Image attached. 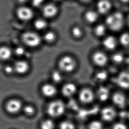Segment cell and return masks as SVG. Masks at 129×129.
Here are the masks:
<instances>
[{
  "label": "cell",
  "instance_id": "cell-29",
  "mask_svg": "<svg viewBox=\"0 0 129 129\" xmlns=\"http://www.w3.org/2000/svg\"><path fill=\"white\" fill-rule=\"evenodd\" d=\"M60 129H75V126L73 123L68 121H65L61 122L60 125Z\"/></svg>",
  "mask_w": 129,
  "mask_h": 129
},
{
  "label": "cell",
  "instance_id": "cell-28",
  "mask_svg": "<svg viewBox=\"0 0 129 129\" xmlns=\"http://www.w3.org/2000/svg\"><path fill=\"white\" fill-rule=\"evenodd\" d=\"M34 25L36 28L39 30H43L47 27V23L45 20L39 19L35 21Z\"/></svg>",
  "mask_w": 129,
  "mask_h": 129
},
{
  "label": "cell",
  "instance_id": "cell-26",
  "mask_svg": "<svg viewBox=\"0 0 129 129\" xmlns=\"http://www.w3.org/2000/svg\"><path fill=\"white\" fill-rule=\"evenodd\" d=\"M55 125L54 122L50 119L45 120L42 122L41 129H54Z\"/></svg>",
  "mask_w": 129,
  "mask_h": 129
},
{
  "label": "cell",
  "instance_id": "cell-39",
  "mask_svg": "<svg viewBox=\"0 0 129 129\" xmlns=\"http://www.w3.org/2000/svg\"><path fill=\"white\" fill-rule=\"evenodd\" d=\"M122 2L124 3H127L129 2V0H120Z\"/></svg>",
  "mask_w": 129,
  "mask_h": 129
},
{
  "label": "cell",
  "instance_id": "cell-4",
  "mask_svg": "<svg viewBox=\"0 0 129 129\" xmlns=\"http://www.w3.org/2000/svg\"><path fill=\"white\" fill-rule=\"evenodd\" d=\"M22 40L24 43L31 47H37L41 42L40 36L33 32H27L24 33L22 36Z\"/></svg>",
  "mask_w": 129,
  "mask_h": 129
},
{
  "label": "cell",
  "instance_id": "cell-12",
  "mask_svg": "<svg viewBox=\"0 0 129 129\" xmlns=\"http://www.w3.org/2000/svg\"><path fill=\"white\" fill-rule=\"evenodd\" d=\"M77 91V87L73 83L64 84L61 89V92L64 96L70 98L74 96Z\"/></svg>",
  "mask_w": 129,
  "mask_h": 129
},
{
  "label": "cell",
  "instance_id": "cell-35",
  "mask_svg": "<svg viewBox=\"0 0 129 129\" xmlns=\"http://www.w3.org/2000/svg\"><path fill=\"white\" fill-rule=\"evenodd\" d=\"M13 70H14V68L13 69V67L10 66H7L5 67L4 69V71L6 74H10L13 73Z\"/></svg>",
  "mask_w": 129,
  "mask_h": 129
},
{
  "label": "cell",
  "instance_id": "cell-13",
  "mask_svg": "<svg viewBox=\"0 0 129 129\" xmlns=\"http://www.w3.org/2000/svg\"><path fill=\"white\" fill-rule=\"evenodd\" d=\"M112 7L111 2L109 0H100L97 4L98 13L104 15L109 12Z\"/></svg>",
  "mask_w": 129,
  "mask_h": 129
},
{
  "label": "cell",
  "instance_id": "cell-37",
  "mask_svg": "<svg viewBox=\"0 0 129 129\" xmlns=\"http://www.w3.org/2000/svg\"><path fill=\"white\" fill-rule=\"evenodd\" d=\"M125 63H126V66H127L129 68V57H127V58H126V59L125 58Z\"/></svg>",
  "mask_w": 129,
  "mask_h": 129
},
{
  "label": "cell",
  "instance_id": "cell-42",
  "mask_svg": "<svg viewBox=\"0 0 129 129\" xmlns=\"http://www.w3.org/2000/svg\"><path fill=\"white\" fill-rule=\"evenodd\" d=\"M127 23H128V25H129V16L128 17V18H127Z\"/></svg>",
  "mask_w": 129,
  "mask_h": 129
},
{
  "label": "cell",
  "instance_id": "cell-25",
  "mask_svg": "<svg viewBox=\"0 0 129 129\" xmlns=\"http://www.w3.org/2000/svg\"><path fill=\"white\" fill-rule=\"evenodd\" d=\"M119 42L122 46L127 47L129 46V33L124 32L120 36Z\"/></svg>",
  "mask_w": 129,
  "mask_h": 129
},
{
  "label": "cell",
  "instance_id": "cell-14",
  "mask_svg": "<svg viewBox=\"0 0 129 129\" xmlns=\"http://www.w3.org/2000/svg\"><path fill=\"white\" fill-rule=\"evenodd\" d=\"M95 94L96 97L101 102H105L108 101L110 96V91L108 88L105 86L100 87L97 90Z\"/></svg>",
  "mask_w": 129,
  "mask_h": 129
},
{
  "label": "cell",
  "instance_id": "cell-10",
  "mask_svg": "<svg viewBox=\"0 0 129 129\" xmlns=\"http://www.w3.org/2000/svg\"><path fill=\"white\" fill-rule=\"evenodd\" d=\"M111 100L113 104L120 108H123L125 107L127 100L125 95L121 92H116L111 96Z\"/></svg>",
  "mask_w": 129,
  "mask_h": 129
},
{
  "label": "cell",
  "instance_id": "cell-30",
  "mask_svg": "<svg viewBox=\"0 0 129 129\" xmlns=\"http://www.w3.org/2000/svg\"><path fill=\"white\" fill-rule=\"evenodd\" d=\"M23 111L24 113L27 116H32L35 112L34 108L30 105L24 106L23 108Z\"/></svg>",
  "mask_w": 129,
  "mask_h": 129
},
{
  "label": "cell",
  "instance_id": "cell-2",
  "mask_svg": "<svg viewBox=\"0 0 129 129\" xmlns=\"http://www.w3.org/2000/svg\"><path fill=\"white\" fill-rule=\"evenodd\" d=\"M64 103L61 101H55L50 103L47 108V112L50 116L54 118L61 116L66 110Z\"/></svg>",
  "mask_w": 129,
  "mask_h": 129
},
{
  "label": "cell",
  "instance_id": "cell-21",
  "mask_svg": "<svg viewBox=\"0 0 129 129\" xmlns=\"http://www.w3.org/2000/svg\"><path fill=\"white\" fill-rule=\"evenodd\" d=\"M108 77V72L105 70H100L95 74V79L99 82H103L106 81Z\"/></svg>",
  "mask_w": 129,
  "mask_h": 129
},
{
  "label": "cell",
  "instance_id": "cell-8",
  "mask_svg": "<svg viewBox=\"0 0 129 129\" xmlns=\"http://www.w3.org/2000/svg\"><path fill=\"white\" fill-rule=\"evenodd\" d=\"M101 116L102 119L104 121L111 122L114 120L116 117V111L115 108L112 107H106L101 110Z\"/></svg>",
  "mask_w": 129,
  "mask_h": 129
},
{
  "label": "cell",
  "instance_id": "cell-27",
  "mask_svg": "<svg viewBox=\"0 0 129 129\" xmlns=\"http://www.w3.org/2000/svg\"><path fill=\"white\" fill-rule=\"evenodd\" d=\"M103 125L101 122L94 120L90 122L88 125V129H103Z\"/></svg>",
  "mask_w": 129,
  "mask_h": 129
},
{
  "label": "cell",
  "instance_id": "cell-34",
  "mask_svg": "<svg viewBox=\"0 0 129 129\" xmlns=\"http://www.w3.org/2000/svg\"><path fill=\"white\" fill-rule=\"evenodd\" d=\"M15 53L16 55L18 56H21L23 55L24 52H25V50L23 48V47H16L15 49Z\"/></svg>",
  "mask_w": 129,
  "mask_h": 129
},
{
  "label": "cell",
  "instance_id": "cell-7",
  "mask_svg": "<svg viewBox=\"0 0 129 129\" xmlns=\"http://www.w3.org/2000/svg\"><path fill=\"white\" fill-rule=\"evenodd\" d=\"M116 84L124 89H129V71H124L118 74L116 79Z\"/></svg>",
  "mask_w": 129,
  "mask_h": 129
},
{
  "label": "cell",
  "instance_id": "cell-32",
  "mask_svg": "<svg viewBox=\"0 0 129 129\" xmlns=\"http://www.w3.org/2000/svg\"><path fill=\"white\" fill-rule=\"evenodd\" d=\"M62 76L61 74L57 71H54L52 74V79L55 83L60 82L62 80Z\"/></svg>",
  "mask_w": 129,
  "mask_h": 129
},
{
  "label": "cell",
  "instance_id": "cell-41",
  "mask_svg": "<svg viewBox=\"0 0 129 129\" xmlns=\"http://www.w3.org/2000/svg\"><path fill=\"white\" fill-rule=\"evenodd\" d=\"M126 118H128V119L129 121V112H128L127 113V117Z\"/></svg>",
  "mask_w": 129,
  "mask_h": 129
},
{
  "label": "cell",
  "instance_id": "cell-38",
  "mask_svg": "<svg viewBox=\"0 0 129 129\" xmlns=\"http://www.w3.org/2000/svg\"><path fill=\"white\" fill-rule=\"evenodd\" d=\"M81 1L84 3H88L90 2V1H91V0H81Z\"/></svg>",
  "mask_w": 129,
  "mask_h": 129
},
{
  "label": "cell",
  "instance_id": "cell-9",
  "mask_svg": "<svg viewBox=\"0 0 129 129\" xmlns=\"http://www.w3.org/2000/svg\"><path fill=\"white\" fill-rule=\"evenodd\" d=\"M22 108L21 102L16 99H12L8 101L6 105V110L8 113L12 114L18 113Z\"/></svg>",
  "mask_w": 129,
  "mask_h": 129
},
{
  "label": "cell",
  "instance_id": "cell-18",
  "mask_svg": "<svg viewBox=\"0 0 129 129\" xmlns=\"http://www.w3.org/2000/svg\"><path fill=\"white\" fill-rule=\"evenodd\" d=\"M14 68L18 74H23L28 71L29 66L28 64L25 61H18L16 63Z\"/></svg>",
  "mask_w": 129,
  "mask_h": 129
},
{
  "label": "cell",
  "instance_id": "cell-44",
  "mask_svg": "<svg viewBox=\"0 0 129 129\" xmlns=\"http://www.w3.org/2000/svg\"></svg>",
  "mask_w": 129,
  "mask_h": 129
},
{
  "label": "cell",
  "instance_id": "cell-5",
  "mask_svg": "<svg viewBox=\"0 0 129 129\" xmlns=\"http://www.w3.org/2000/svg\"><path fill=\"white\" fill-rule=\"evenodd\" d=\"M95 97V94L90 88L81 89L78 93V98L81 103L84 104H89L93 102Z\"/></svg>",
  "mask_w": 129,
  "mask_h": 129
},
{
  "label": "cell",
  "instance_id": "cell-36",
  "mask_svg": "<svg viewBox=\"0 0 129 129\" xmlns=\"http://www.w3.org/2000/svg\"><path fill=\"white\" fill-rule=\"evenodd\" d=\"M44 0H32V4L35 7H38L43 4Z\"/></svg>",
  "mask_w": 129,
  "mask_h": 129
},
{
  "label": "cell",
  "instance_id": "cell-11",
  "mask_svg": "<svg viewBox=\"0 0 129 129\" xmlns=\"http://www.w3.org/2000/svg\"><path fill=\"white\" fill-rule=\"evenodd\" d=\"M17 16L20 20L27 21L30 20L33 16L32 10L27 7H22L17 10Z\"/></svg>",
  "mask_w": 129,
  "mask_h": 129
},
{
  "label": "cell",
  "instance_id": "cell-1",
  "mask_svg": "<svg viewBox=\"0 0 129 129\" xmlns=\"http://www.w3.org/2000/svg\"><path fill=\"white\" fill-rule=\"evenodd\" d=\"M125 20L123 15L119 12L109 15L106 20V25L108 28L115 31L120 30L123 27Z\"/></svg>",
  "mask_w": 129,
  "mask_h": 129
},
{
  "label": "cell",
  "instance_id": "cell-6",
  "mask_svg": "<svg viewBox=\"0 0 129 129\" xmlns=\"http://www.w3.org/2000/svg\"><path fill=\"white\" fill-rule=\"evenodd\" d=\"M92 61L97 67H103L107 64L108 61V56L104 52L96 51L92 56Z\"/></svg>",
  "mask_w": 129,
  "mask_h": 129
},
{
  "label": "cell",
  "instance_id": "cell-17",
  "mask_svg": "<svg viewBox=\"0 0 129 129\" xmlns=\"http://www.w3.org/2000/svg\"><path fill=\"white\" fill-rule=\"evenodd\" d=\"M42 93L43 95L47 97L54 96L57 93V89L55 87L50 84L43 85L41 88Z\"/></svg>",
  "mask_w": 129,
  "mask_h": 129
},
{
  "label": "cell",
  "instance_id": "cell-33",
  "mask_svg": "<svg viewBox=\"0 0 129 129\" xmlns=\"http://www.w3.org/2000/svg\"><path fill=\"white\" fill-rule=\"evenodd\" d=\"M112 129H128L127 125L123 122H118L114 124Z\"/></svg>",
  "mask_w": 129,
  "mask_h": 129
},
{
  "label": "cell",
  "instance_id": "cell-16",
  "mask_svg": "<svg viewBox=\"0 0 129 129\" xmlns=\"http://www.w3.org/2000/svg\"><path fill=\"white\" fill-rule=\"evenodd\" d=\"M118 42L114 36H108L103 41V46L108 50H114L117 46Z\"/></svg>",
  "mask_w": 129,
  "mask_h": 129
},
{
  "label": "cell",
  "instance_id": "cell-15",
  "mask_svg": "<svg viewBox=\"0 0 129 129\" xmlns=\"http://www.w3.org/2000/svg\"><path fill=\"white\" fill-rule=\"evenodd\" d=\"M58 9L54 4H49L44 6L43 10V14L47 18H51L57 14Z\"/></svg>",
  "mask_w": 129,
  "mask_h": 129
},
{
  "label": "cell",
  "instance_id": "cell-31",
  "mask_svg": "<svg viewBox=\"0 0 129 129\" xmlns=\"http://www.w3.org/2000/svg\"><path fill=\"white\" fill-rule=\"evenodd\" d=\"M44 38L46 41L50 43L54 41L55 39V35L52 31L47 32L44 35Z\"/></svg>",
  "mask_w": 129,
  "mask_h": 129
},
{
  "label": "cell",
  "instance_id": "cell-40",
  "mask_svg": "<svg viewBox=\"0 0 129 129\" xmlns=\"http://www.w3.org/2000/svg\"><path fill=\"white\" fill-rule=\"evenodd\" d=\"M18 1L20 3H25L27 0H18Z\"/></svg>",
  "mask_w": 129,
  "mask_h": 129
},
{
  "label": "cell",
  "instance_id": "cell-24",
  "mask_svg": "<svg viewBox=\"0 0 129 129\" xmlns=\"http://www.w3.org/2000/svg\"><path fill=\"white\" fill-rule=\"evenodd\" d=\"M71 33L74 38L80 39L82 37L83 31L82 28L79 26H75L72 29Z\"/></svg>",
  "mask_w": 129,
  "mask_h": 129
},
{
  "label": "cell",
  "instance_id": "cell-43",
  "mask_svg": "<svg viewBox=\"0 0 129 129\" xmlns=\"http://www.w3.org/2000/svg\"><path fill=\"white\" fill-rule=\"evenodd\" d=\"M54 1H60V0H54Z\"/></svg>",
  "mask_w": 129,
  "mask_h": 129
},
{
  "label": "cell",
  "instance_id": "cell-23",
  "mask_svg": "<svg viewBox=\"0 0 129 129\" xmlns=\"http://www.w3.org/2000/svg\"><path fill=\"white\" fill-rule=\"evenodd\" d=\"M112 60L116 64H120L125 61V58L123 54L117 52L114 54L112 57Z\"/></svg>",
  "mask_w": 129,
  "mask_h": 129
},
{
  "label": "cell",
  "instance_id": "cell-20",
  "mask_svg": "<svg viewBox=\"0 0 129 129\" xmlns=\"http://www.w3.org/2000/svg\"><path fill=\"white\" fill-rule=\"evenodd\" d=\"M12 51L10 49L6 47H0V59L6 60L11 57Z\"/></svg>",
  "mask_w": 129,
  "mask_h": 129
},
{
  "label": "cell",
  "instance_id": "cell-19",
  "mask_svg": "<svg viewBox=\"0 0 129 129\" xmlns=\"http://www.w3.org/2000/svg\"><path fill=\"white\" fill-rule=\"evenodd\" d=\"M84 18L88 23H94L99 18V13L93 10H89L85 13Z\"/></svg>",
  "mask_w": 129,
  "mask_h": 129
},
{
  "label": "cell",
  "instance_id": "cell-3",
  "mask_svg": "<svg viewBox=\"0 0 129 129\" xmlns=\"http://www.w3.org/2000/svg\"><path fill=\"white\" fill-rule=\"evenodd\" d=\"M77 64L75 60L70 56H65L59 60L58 66L63 72L70 73L75 70Z\"/></svg>",
  "mask_w": 129,
  "mask_h": 129
},
{
  "label": "cell",
  "instance_id": "cell-22",
  "mask_svg": "<svg viewBox=\"0 0 129 129\" xmlns=\"http://www.w3.org/2000/svg\"><path fill=\"white\" fill-rule=\"evenodd\" d=\"M107 28V26L103 24H99L97 25L94 29L95 34L99 37L104 36L106 34Z\"/></svg>",
  "mask_w": 129,
  "mask_h": 129
}]
</instances>
